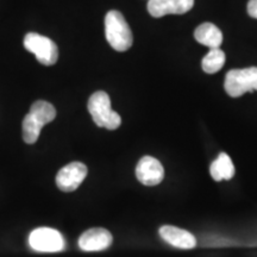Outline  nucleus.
<instances>
[{
	"mask_svg": "<svg viewBox=\"0 0 257 257\" xmlns=\"http://www.w3.org/2000/svg\"><path fill=\"white\" fill-rule=\"evenodd\" d=\"M56 117V110L50 102L37 100L32 104L30 112L23 120V140L25 143L34 144L37 142L41 130L44 125L53 121Z\"/></svg>",
	"mask_w": 257,
	"mask_h": 257,
	"instance_id": "nucleus-1",
	"label": "nucleus"
},
{
	"mask_svg": "<svg viewBox=\"0 0 257 257\" xmlns=\"http://www.w3.org/2000/svg\"><path fill=\"white\" fill-rule=\"evenodd\" d=\"M105 36L117 51H126L133 46V31L119 11H108L105 17Z\"/></svg>",
	"mask_w": 257,
	"mask_h": 257,
	"instance_id": "nucleus-2",
	"label": "nucleus"
},
{
	"mask_svg": "<svg viewBox=\"0 0 257 257\" xmlns=\"http://www.w3.org/2000/svg\"><path fill=\"white\" fill-rule=\"evenodd\" d=\"M87 107L96 126L105 127L107 130H115L120 126V115L112 110L111 99L106 92L98 91L93 93L88 99Z\"/></svg>",
	"mask_w": 257,
	"mask_h": 257,
	"instance_id": "nucleus-3",
	"label": "nucleus"
},
{
	"mask_svg": "<svg viewBox=\"0 0 257 257\" xmlns=\"http://www.w3.org/2000/svg\"><path fill=\"white\" fill-rule=\"evenodd\" d=\"M224 88L232 98H238L246 92L257 91V67L232 69L227 72Z\"/></svg>",
	"mask_w": 257,
	"mask_h": 257,
	"instance_id": "nucleus-4",
	"label": "nucleus"
},
{
	"mask_svg": "<svg viewBox=\"0 0 257 257\" xmlns=\"http://www.w3.org/2000/svg\"><path fill=\"white\" fill-rule=\"evenodd\" d=\"M24 48L36 56L43 66H53L59 59V49L56 43L50 38L36 32H29L24 37Z\"/></svg>",
	"mask_w": 257,
	"mask_h": 257,
	"instance_id": "nucleus-5",
	"label": "nucleus"
},
{
	"mask_svg": "<svg viewBox=\"0 0 257 257\" xmlns=\"http://www.w3.org/2000/svg\"><path fill=\"white\" fill-rule=\"evenodd\" d=\"M29 244L41 252H57L64 249V239L59 231L50 227H38L30 233Z\"/></svg>",
	"mask_w": 257,
	"mask_h": 257,
	"instance_id": "nucleus-6",
	"label": "nucleus"
},
{
	"mask_svg": "<svg viewBox=\"0 0 257 257\" xmlns=\"http://www.w3.org/2000/svg\"><path fill=\"white\" fill-rule=\"evenodd\" d=\"M88 169L81 162H72L59 170L56 175V185L61 191L73 192L82 184L87 176Z\"/></svg>",
	"mask_w": 257,
	"mask_h": 257,
	"instance_id": "nucleus-7",
	"label": "nucleus"
},
{
	"mask_svg": "<svg viewBox=\"0 0 257 257\" xmlns=\"http://www.w3.org/2000/svg\"><path fill=\"white\" fill-rule=\"evenodd\" d=\"M136 176L143 185L156 186L165 178V169L155 157L144 156L136 167Z\"/></svg>",
	"mask_w": 257,
	"mask_h": 257,
	"instance_id": "nucleus-8",
	"label": "nucleus"
},
{
	"mask_svg": "<svg viewBox=\"0 0 257 257\" xmlns=\"http://www.w3.org/2000/svg\"><path fill=\"white\" fill-rule=\"evenodd\" d=\"M194 6V0H149L148 11L154 18L167 15H184Z\"/></svg>",
	"mask_w": 257,
	"mask_h": 257,
	"instance_id": "nucleus-9",
	"label": "nucleus"
},
{
	"mask_svg": "<svg viewBox=\"0 0 257 257\" xmlns=\"http://www.w3.org/2000/svg\"><path fill=\"white\" fill-rule=\"evenodd\" d=\"M112 234L102 227L89 229L79 238V246L83 251H100L112 244Z\"/></svg>",
	"mask_w": 257,
	"mask_h": 257,
	"instance_id": "nucleus-10",
	"label": "nucleus"
},
{
	"mask_svg": "<svg viewBox=\"0 0 257 257\" xmlns=\"http://www.w3.org/2000/svg\"><path fill=\"white\" fill-rule=\"evenodd\" d=\"M160 236L170 245L179 249H193L197 245L195 237L191 232L175 226H162L160 229Z\"/></svg>",
	"mask_w": 257,
	"mask_h": 257,
	"instance_id": "nucleus-11",
	"label": "nucleus"
},
{
	"mask_svg": "<svg viewBox=\"0 0 257 257\" xmlns=\"http://www.w3.org/2000/svg\"><path fill=\"white\" fill-rule=\"evenodd\" d=\"M194 37L202 46L210 49H217L223 43V34L216 25L212 23H204L195 29Z\"/></svg>",
	"mask_w": 257,
	"mask_h": 257,
	"instance_id": "nucleus-12",
	"label": "nucleus"
},
{
	"mask_svg": "<svg viewBox=\"0 0 257 257\" xmlns=\"http://www.w3.org/2000/svg\"><path fill=\"white\" fill-rule=\"evenodd\" d=\"M210 174L216 181L230 180L234 175V166L230 156L225 153H220L213 162L211 163Z\"/></svg>",
	"mask_w": 257,
	"mask_h": 257,
	"instance_id": "nucleus-13",
	"label": "nucleus"
},
{
	"mask_svg": "<svg viewBox=\"0 0 257 257\" xmlns=\"http://www.w3.org/2000/svg\"><path fill=\"white\" fill-rule=\"evenodd\" d=\"M225 63V53L220 48L217 49H210L201 61L202 70L207 74H214L223 68Z\"/></svg>",
	"mask_w": 257,
	"mask_h": 257,
	"instance_id": "nucleus-14",
	"label": "nucleus"
},
{
	"mask_svg": "<svg viewBox=\"0 0 257 257\" xmlns=\"http://www.w3.org/2000/svg\"><path fill=\"white\" fill-rule=\"evenodd\" d=\"M248 15L251 18L257 19V0H249V3H248Z\"/></svg>",
	"mask_w": 257,
	"mask_h": 257,
	"instance_id": "nucleus-15",
	"label": "nucleus"
}]
</instances>
